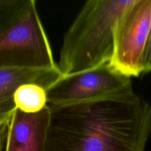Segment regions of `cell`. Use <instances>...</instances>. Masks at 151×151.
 <instances>
[{"label": "cell", "mask_w": 151, "mask_h": 151, "mask_svg": "<svg viewBox=\"0 0 151 151\" xmlns=\"http://www.w3.org/2000/svg\"><path fill=\"white\" fill-rule=\"evenodd\" d=\"M134 92L130 77L110 63L62 77L47 90L48 105L82 103Z\"/></svg>", "instance_id": "obj_4"}, {"label": "cell", "mask_w": 151, "mask_h": 151, "mask_svg": "<svg viewBox=\"0 0 151 151\" xmlns=\"http://www.w3.org/2000/svg\"><path fill=\"white\" fill-rule=\"evenodd\" d=\"M16 108L26 114H36L48 105L47 90L35 84L19 87L13 96Z\"/></svg>", "instance_id": "obj_8"}, {"label": "cell", "mask_w": 151, "mask_h": 151, "mask_svg": "<svg viewBox=\"0 0 151 151\" xmlns=\"http://www.w3.org/2000/svg\"><path fill=\"white\" fill-rule=\"evenodd\" d=\"M48 106L45 151H145L151 106L134 92Z\"/></svg>", "instance_id": "obj_1"}, {"label": "cell", "mask_w": 151, "mask_h": 151, "mask_svg": "<svg viewBox=\"0 0 151 151\" xmlns=\"http://www.w3.org/2000/svg\"><path fill=\"white\" fill-rule=\"evenodd\" d=\"M143 73H148L151 72V25L147 37V44L145 50L144 59H143Z\"/></svg>", "instance_id": "obj_9"}, {"label": "cell", "mask_w": 151, "mask_h": 151, "mask_svg": "<svg viewBox=\"0 0 151 151\" xmlns=\"http://www.w3.org/2000/svg\"><path fill=\"white\" fill-rule=\"evenodd\" d=\"M63 76L59 68H0V123L7 122L16 109L13 96L19 87L35 84L47 90Z\"/></svg>", "instance_id": "obj_7"}, {"label": "cell", "mask_w": 151, "mask_h": 151, "mask_svg": "<svg viewBox=\"0 0 151 151\" xmlns=\"http://www.w3.org/2000/svg\"><path fill=\"white\" fill-rule=\"evenodd\" d=\"M49 119L48 105L36 114L16 109L8 121L0 123L1 151H45Z\"/></svg>", "instance_id": "obj_6"}, {"label": "cell", "mask_w": 151, "mask_h": 151, "mask_svg": "<svg viewBox=\"0 0 151 151\" xmlns=\"http://www.w3.org/2000/svg\"><path fill=\"white\" fill-rule=\"evenodd\" d=\"M151 25V0H134L119 19L110 65L126 76L144 72L143 59Z\"/></svg>", "instance_id": "obj_5"}, {"label": "cell", "mask_w": 151, "mask_h": 151, "mask_svg": "<svg viewBox=\"0 0 151 151\" xmlns=\"http://www.w3.org/2000/svg\"><path fill=\"white\" fill-rule=\"evenodd\" d=\"M134 0L86 1L63 36L58 64L64 76L110 63L119 19Z\"/></svg>", "instance_id": "obj_2"}, {"label": "cell", "mask_w": 151, "mask_h": 151, "mask_svg": "<svg viewBox=\"0 0 151 151\" xmlns=\"http://www.w3.org/2000/svg\"><path fill=\"white\" fill-rule=\"evenodd\" d=\"M58 69L34 0H0V68Z\"/></svg>", "instance_id": "obj_3"}]
</instances>
